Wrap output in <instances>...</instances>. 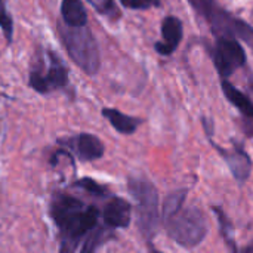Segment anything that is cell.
Returning a JSON list of instances; mask_svg holds the SVG:
<instances>
[{
  "mask_svg": "<svg viewBox=\"0 0 253 253\" xmlns=\"http://www.w3.org/2000/svg\"><path fill=\"white\" fill-rule=\"evenodd\" d=\"M187 194H188L187 188L175 190V191L168 194V197L163 202V208H162V219H163V222L170 219L172 216H175L184 208L185 200H187Z\"/></svg>",
  "mask_w": 253,
  "mask_h": 253,
  "instance_id": "14",
  "label": "cell"
},
{
  "mask_svg": "<svg viewBox=\"0 0 253 253\" xmlns=\"http://www.w3.org/2000/svg\"><path fill=\"white\" fill-rule=\"evenodd\" d=\"M102 116L110 122V125L119 133H123V135H132V133H135L136 129H138V126L142 123L141 119L127 116V114L116 110V108H104L102 110Z\"/></svg>",
  "mask_w": 253,
  "mask_h": 253,
  "instance_id": "12",
  "label": "cell"
},
{
  "mask_svg": "<svg viewBox=\"0 0 253 253\" xmlns=\"http://www.w3.org/2000/svg\"><path fill=\"white\" fill-rule=\"evenodd\" d=\"M0 30L3 31L7 43H10L12 36H13V21H12V16L7 12L4 0H0Z\"/></svg>",
  "mask_w": 253,
  "mask_h": 253,
  "instance_id": "15",
  "label": "cell"
},
{
  "mask_svg": "<svg viewBox=\"0 0 253 253\" xmlns=\"http://www.w3.org/2000/svg\"><path fill=\"white\" fill-rule=\"evenodd\" d=\"M129 191L136 203L138 228L145 239H153L160 225L159 193L153 182L144 178H130Z\"/></svg>",
  "mask_w": 253,
  "mask_h": 253,
  "instance_id": "3",
  "label": "cell"
},
{
  "mask_svg": "<svg viewBox=\"0 0 253 253\" xmlns=\"http://www.w3.org/2000/svg\"><path fill=\"white\" fill-rule=\"evenodd\" d=\"M99 234H101V233H92V234L87 237V240L84 242L83 249H82V252L80 253H95V248H96L98 243H99Z\"/></svg>",
  "mask_w": 253,
  "mask_h": 253,
  "instance_id": "18",
  "label": "cell"
},
{
  "mask_svg": "<svg viewBox=\"0 0 253 253\" xmlns=\"http://www.w3.org/2000/svg\"><path fill=\"white\" fill-rule=\"evenodd\" d=\"M212 145L216 148V151L227 162V165H228L234 179L239 184H245L249 179L253 168L252 160H251L249 154L246 153V150L240 144H237V142H234V148H231V150H225L222 147H218L213 142H212Z\"/></svg>",
  "mask_w": 253,
  "mask_h": 253,
  "instance_id": "7",
  "label": "cell"
},
{
  "mask_svg": "<svg viewBox=\"0 0 253 253\" xmlns=\"http://www.w3.org/2000/svg\"><path fill=\"white\" fill-rule=\"evenodd\" d=\"M168 236L182 248L199 246L208 236V221L203 211L197 206L182 208L175 216L165 221Z\"/></svg>",
  "mask_w": 253,
  "mask_h": 253,
  "instance_id": "4",
  "label": "cell"
},
{
  "mask_svg": "<svg viewBox=\"0 0 253 253\" xmlns=\"http://www.w3.org/2000/svg\"><path fill=\"white\" fill-rule=\"evenodd\" d=\"M242 253H253V242H251L248 246H245V248L242 249Z\"/></svg>",
  "mask_w": 253,
  "mask_h": 253,
  "instance_id": "21",
  "label": "cell"
},
{
  "mask_svg": "<svg viewBox=\"0 0 253 253\" xmlns=\"http://www.w3.org/2000/svg\"><path fill=\"white\" fill-rule=\"evenodd\" d=\"M221 87H222V92L225 95V98L243 114L246 116L248 119H253V101L245 95L242 90H239L233 83H230L227 79H222L221 82Z\"/></svg>",
  "mask_w": 253,
  "mask_h": 253,
  "instance_id": "13",
  "label": "cell"
},
{
  "mask_svg": "<svg viewBox=\"0 0 253 253\" xmlns=\"http://www.w3.org/2000/svg\"><path fill=\"white\" fill-rule=\"evenodd\" d=\"M150 253H162V252H159V251H154V249H153Z\"/></svg>",
  "mask_w": 253,
  "mask_h": 253,
  "instance_id": "22",
  "label": "cell"
},
{
  "mask_svg": "<svg viewBox=\"0 0 253 253\" xmlns=\"http://www.w3.org/2000/svg\"><path fill=\"white\" fill-rule=\"evenodd\" d=\"M213 62L221 77L227 79L246 64V52L239 40L233 37H219L215 44Z\"/></svg>",
  "mask_w": 253,
  "mask_h": 253,
  "instance_id": "6",
  "label": "cell"
},
{
  "mask_svg": "<svg viewBox=\"0 0 253 253\" xmlns=\"http://www.w3.org/2000/svg\"><path fill=\"white\" fill-rule=\"evenodd\" d=\"M61 18L68 27H84L87 24V12L83 0H62Z\"/></svg>",
  "mask_w": 253,
  "mask_h": 253,
  "instance_id": "11",
  "label": "cell"
},
{
  "mask_svg": "<svg viewBox=\"0 0 253 253\" xmlns=\"http://www.w3.org/2000/svg\"><path fill=\"white\" fill-rule=\"evenodd\" d=\"M184 36V27H182V21L176 16H166L162 22V42L156 43V50L160 55H170L176 50V47L179 46L181 40Z\"/></svg>",
  "mask_w": 253,
  "mask_h": 253,
  "instance_id": "8",
  "label": "cell"
},
{
  "mask_svg": "<svg viewBox=\"0 0 253 253\" xmlns=\"http://www.w3.org/2000/svg\"><path fill=\"white\" fill-rule=\"evenodd\" d=\"M93 7H96L101 13L108 12V9L111 7V0H87Z\"/></svg>",
  "mask_w": 253,
  "mask_h": 253,
  "instance_id": "19",
  "label": "cell"
},
{
  "mask_svg": "<svg viewBox=\"0 0 253 253\" xmlns=\"http://www.w3.org/2000/svg\"><path fill=\"white\" fill-rule=\"evenodd\" d=\"M132 219V206L122 197L111 199L104 209V221L111 228H127Z\"/></svg>",
  "mask_w": 253,
  "mask_h": 253,
  "instance_id": "9",
  "label": "cell"
},
{
  "mask_svg": "<svg viewBox=\"0 0 253 253\" xmlns=\"http://www.w3.org/2000/svg\"><path fill=\"white\" fill-rule=\"evenodd\" d=\"M70 145H73V150L82 162L98 160L104 156L105 151L102 141L90 133H80L74 139H70Z\"/></svg>",
  "mask_w": 253,
  "mask_h": 253,
  "instance_id": "10",
  "label": "cell"
},
{
  "mask_svg": "<svg viewBox=\"0 0 253 253\" xmlns=\"http://www.w3.org/2000/svg\"><path fill=\"white\" fill-rule=\"evenodd\" d=\"M58 31L71 61L86 74H96L101 67V56L92 31L86 25L68 27L64 22L58 24Z\"/></svg>",
  "mask_w": 253,
  "mask_h": 253,
  "instance_id": "2",
  "label": "cell"
},
{
  "mask_svg": "<svg viewBox=\"0 0 253 253\" xmlns=\"http://www.w3.org/2000/svg\"><path fill=\"white\" fill-rule=\"evenodd\" d=\"M47 58L49 65L44 70L46 73L37 67L30 73V86L39 93H49L67 86L68 83V70L62 61L53 52H47Z\"/></svg>",
  "mask_w": 253,
  "mask_h": 253,
  "instance_id": "5",
  "label": "cell"
},
{
  "mask_svg": "<svg viewBox=\"0 0 253 253\" xmlns=\"http://www.w3.org/2000/svg\"><path fill=\"white\" fill-rule=\"evenodd\" d=\"M76 187L82 188V190H86L87 193L90 194H95V196H104L107 193V188L102 187L101 184H98L96 181L90 179V178H83V179H79L76 184Z\"/></svg>",
  "mask_w": 253,
  "mask_h": 253,
  "instance_id": "16",
  "label": "cell"
},
{
  "mask_svg": "<svg viewBox=\"0 0 253 253\" xmlns=\"http://www.w3.org/2000/svg\"><path fill=\"white\" fill-rule=\"evenodd\" d=\"M222 237H224V240L227 242V246H228V249H230V253H239V249H237V246H236V242H234V239H233V233L222 234Z\"/></svg>",
  "mask_w": 253,
  "mask_h": 253,
  "instance_id": "20",
  "label": "cell"
},
{
  "mask_svg": "<svg viewBox=\"0 0 253 253\" xmlns=\"http://www.w3.org/2000/svg\"><path fill=\"white\" fill-rule=\"evenodd\" d=\"M50 216L61 233V252L70 253L82 237L96 225L99 212L95 206H84L79 199L58 194L52 200Z\"/></svg>",
  "mask_w": 253,
  "mask_h": 253,
  "instance_id": "1",
  "label": "cell"
},
{
  "mask_svg": "<svg viewBox=\"0 0 253 253\" xmlns=\"http://www.w3.org/2000/svg\"><path fill=\"white\" fill-rule=\"evenodd\" d=\"M120 3L125 7L133 9V10H145V9H150V7L160 4L159 0H120Z\"/></svg>",
  "mask_w": 253,
  "mask_h": 253,
  "instance_id": "17",
  "label": "cell"
}]
</instances>
